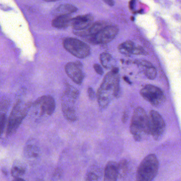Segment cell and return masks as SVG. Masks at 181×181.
<instances>
[{
  "instance_id": "obj_1",
  "label": "cell",
  "mask_w": 181,
  "mask_h": 181,
  "mask_svg": "<svg viewBox=\"0 0 181 181\" xmlns=\"http://www.w3.org/2000/svg\"><path fill=\"white\" fill-rule=\"evenodd\" d=\"M120 91V79L118 69L114 67L105 77L97 91V100L100 107L105 108L109 103L118 95Z\"/></svg>"
},
{
  "instance_id": "obj_2",
  "label": "cell",
  "mask_w": 181,
  "mask_h": 181,
  "mask_svg": "<svg viewBox=\"0 0 181 181\" xmlns=\"http://www.w3.org/2000/svg\"><path fill=\"white\" fill-rule=\"evenodd\" d=\"M130 131L137 141H141L151 134L149 117L142 108H137L134 112Z\"/></svg>"
},
{
  "instance_id": "obj_3",
  "label": "cell",
  "mask_w": 181,
  "mask_h": 181,
  "mask_svg": "<svg viewBox=\"0 0 181 181\" xmlns=\"http://www.w3.org/2000/svg\"><path fill=\"white\" fill-rule=\"evenodd\" d=\"M159 168V162L154 154L149 155L143 159L138 167L137 181H152Z\"/></svg>"
},
{
  "instance_id": "obj_4",
  "label": "cell",
  "mask_w": 181,
  "mask_h": 181,
  "mask_svg": "<svg viewBox=\"0 0 181 181\" xmlns=\"http://www.w3.org/2000/svg\"><path fill=\"white\" fill-rule=\"evenodd\" d=\"M29 107L28 105L21 101H18L15 103L8 120L6 131L7 136L12 135L17 131L26 117Z\"/></svg>"
},
{
  "instance_id": "obj_5",
  "label": "cell",
  "mask_w": 181,
  "mask_h": 181,
  "mask_svg": "<svg viewBox=\"0 0 181 181\" xmlns=\"http://www.w3.org/2000/svg\"><path fill=\"white\" fill-rule=\"evenodd\" d=\"M63 45L65 50L78 58H85L90 54L89 45L75 38H64Z\"/></svg>"
},
{
  "instance_id": "obj_6",
  "label": "cell",
  "mask_w": 181,
  "mask_h": 181,
  "mask_svg": "<svg viewBox=\"0 0 181 181\" xmlns=\"http://www.w3.org/2000/svg\"><path fill=\"white\" fill-rule=\"evenodd\" d=\"M118 31V26L109 25L96 34L85 37L84 39L92 44H104L112 41Z\"/></svg>"
},
{
  "instance_id": "obj_7",
  "label": "cell",
  "mask_w": 181,
  "mask_h": 181,
  "mask_svg": "<svg viewBox=\"0 0 181 181\" xmlns=\"http://www.w3.org/2000/svg\"><path fill=\"white\" fill-rule=\"evenodd\" d=\"M140 94L144 99L155 106H161L166 100L163 91L159 88L151 85H145L140 91Z\"/></svg>"
},
{
  "instance_id": "obj_8",
  "label": "cell",
  "mask_w": 181,
  "mask_h": 181,
  "mask_svg": "<svg viewBox=\"0 0 181 181\" xmlns=\"http://www.w3.org/2000/svg\"><path fill=\"white\" fill-rule=\"evenodd\" d=\"M151 134L155 140L162 138L165 131V123L162 116L155 111H151L149 115Z\"/></svg>"
},
{
  "instance_id": "obj_9",
  "label": "cell",
  "mask_w": 181,
  "mask_h": 181,
  "mask_svg": "<svg viewBox=\"0 0 181 181\" xmlns=\"http://www.w3.org/2000/svg\"><path fill=\"white\" fill-rule=\"evenodd\" d=\"M82 64L80 62H69L65 65V72L71 80L75 84H82L84 78L82 70Z\"/></svg>"
},
{
  "instance_id": "obj_10",
  "label": "cell",
  "mask_w": 181,
  "mask_h": 181,
  "mask_svg": "<svg viewBox=\"0 0 181 181\" xmlns=\"http://www.w3.org/2000/svg\"><path fill=\"white\" fill-rule=\"evenodd\" d=\"M108 25H109V24L108 22L104 21H99L92 23L90 26H89L86 29L82 30H74V33L77 36H80L83 38L87 36L96 34Z\"/></svg>"
},
{
  "instance_id": "obj_11",
  "label": "cell",
  "mask_w": 181,
  "mask_h": 181,
  "mask_svg": "<svg viewBox=\"0 0 181 181\" xmlns=\"http://www.w3.org/2000/svg\"><path fill=\"white\" fill-rule=\"evenodd\" d=\"M75 101L68 98L62 97V109L64 116L69 121L74 122L77 118V114L74 107Z\"/></svg>"
},
{
  "instance_id": "obj_12",
  "label": "cell",
  "mask_w": 181,
  "mask_h": 181,
  "mask_svg": "<svg viewBox=\"0 0 181 181\" xmlns=\"http://www.w3.org/2000/svg\"><path fill=\"white\" fill-rule=\"evenodd\" d=\"M36 104L40 106L41 114L51 115L54 112L55 103L54 98L51 96H44L38 99Z\"/></svg>"
},
{
  "instance_id": "obj_13",
  "label": "cell",
  "mask_w": 181,
  "mask_h": 181,
  "mask_svg": "<svg viewBox=\"0 0 181 181\" xmlns=\"http://www.w3.org/2000/svg\"><path fill=\"white\" fill-rule=\"evenodd\" d=\"M93 20L94 17L90 14L79 15L72 18L71 26L74 30H82L90 26Z\"/></svg>"
},
{
  "instance_id": "obj_14",
  "label": "cell",
  "mask_w": 181,
  "mask_h": 181,
  "mask_svg": "<svg viewBox=\"0 0 181 181\" xmlns=\"http://www.w3.org/2000/svg\"><path fill=\"white\" fill-rule=\"evenodd\" d=\"M118 174V169L116 162L113 161L108 162L105 168L104 181H116Z\"/></svg>"
},
{
  "instance_id": "obj_15",
  "label": "cell",
  "mask_w": 181,
  "mask_h": 181,
  "mask_svg": "<svg viewBox=\"0 0 181 181\" xmlns=\"http://www.w3.org/2000/svg\"><path fill=\"white\" fill-rule=\"evenodd\" d=\"M72 19L70 15L58 16L53 19L52 25L54 27L58 29H64L71 25Z\"/></svg>"
},
{
  "instance_id": "obj_16",
  "label": "cell",
  "mask_w": 181,
  "mask_h": 181,
  "mask_svg": "<svg viewBox=\"0 0 181 181\" xmlns=\"http://www.w3.org/2000/svg\"><path fill=\"white\" fill-rule=\"evenodd\" d=\"M77 8L71 4H64L57 7L53 11L54 15L58 16L61 15H69V14H72L77 11Z\"/></svg>"
},
{
  "instance_id": "obj_17",
  "label": "cell",
  "mask_w": 181,
  "mask_h": 181,
  "mask_svg": "<svg viewBox=\"0 0 181 181\" xmlns=\"http://www.w3.org/2000/svg\"><path fill=\"white\" fill-rule=\"evenodd\" d=\"M138 64L144 69V73L149 79H154L157 75V71L153 65L146 61H138Z\"/></svg>"
},
{
  "instance_id": "obj_18",
  "label": "cell",
  "mask_w": 181,
  "mask_h": 181,
  "mask_svg": "<svg viewBox=\"0 0 181 181\" xmlns=\"http://www.w3.org/2000/svg\"><path fill=\"white\" fill-rule=\"evenodd\" d=\"M135 47L136 46L132 41H128L121 44L118 47V50L122 54L130 56L133 54Z\"/></svg>"
},
{
  "instance_id": "obj_19",
  "label": "cell",
  "mask_w": 181,
  "mask_h": 181,
  "mask_svg": "<svg viewBox=\"0 0 181 181\" xmlns=\"http://www.w3.org/2000/svg\"><path fill=\"white\" fill-rule=\"evenodd\" d=\"M25 152L26 155L29 158H36L39 155L38 147L34 142H28L25 147Z\"/></svg>"
},
{
  "instance_id": "obj_20",
  "label": "cell",
  "mask_w": 181,
  "mask_h": 181,
  "mask_svg": "<svg viewBox=\"0 0 181 181\" xmlns=\"http://www.w3.org/2000/svg\"><path fill=\"white\" fill-rule=\"evenodd\" d=\"M101 63L105 68L108 69L114 68V60L111 55L107 53H103L100 55Z\"/></svg>"
},
{
  "instance_id": "obj_21",
  "label": "cell",
  "mask_w": 181,
  "mask_h": 181,
  "mask_svg": "<svg viewBox=\"0 0 181 181\" xmlns=\"http://www.w3.org/2000/svg\"><path fill=\"white\" fill-rule=\"evenodd\" d=\"M26 172V168L23 166L21 164L17 162L14 164L11 169V174L15 178H21L24 174Z\"/></svg>"
},
{
  "instance_id": "obj_22",
  "label": "cell",
  "mask_w": 181,
  "mask_h": 181,
  "mask_svg": "<svg viewBox=\"0 0 181 181\" xmlns=\"http://www.w3.org/2000/svg\"><path fill=\"white\" fill-rule=\"evenodd\" d=\"M127 163L126 161H122L120 162L119 165H118V174L123 176L125 174L127 171Z\"/></svg>"
},
{
  "instance_id": "obj_23",
  "label": "cell",
  "mask_w": 181,
  "mask_h": 181,
  "mask_svg": "<svg viewBox=\"0 0 181 181\" xmlns=\"http://www.w3.org/2000/svg\"><path fill=\"white\" fill-rule=\"evenodd\" d=\"M6 114L5 113H1V117H0V127H1V134L3 133L4 129L5 128V124H6Z\"/></svg>"
},
{
  "instance_id": "obj_24",
  "label": "cell",
  "mask_w": 181,
  "mask_h": 181,
  "mask_svg": "<svg viewBox=\"0 0 181 181\" xmlns=\"http://www.w3.org/2000/svg\"><path fill=\"white\" fill-rule=\"evenodd\" d=\"M98 178V175L96 174V173L94 172V171L89 172L86 175V179L88 181L97 180Z\"/></svg>"
},
{
  "instance_id": "obj_25",
  "label": "cell",
  "mask_w": 181,
  "mask_h": 181,
  "mask_svg": "<svg viewBox=\"0 0 181 181\" xmlns=\"http://www.w3.org/2000/svg\"><path fill=\"white\" fill-rule=\"evenodd\" d=\"M9 101L8 99H4L1 101V113H5L8 108L9 107Z\"/></svg>"
},
{
  "instance_id": "obj_26",
  "label": "cell",
  "mask_w": 181,
  "mask_h": 181,
  "mask_svg": "<svg viewBox=\"0 0 181 181\" xmlns=\"http://www.w3.org/2000/svg\"><path fill=\"white\" fill-rule=\"evenodd\" d=\"M94 69L95 70L97 73L98 74L102 75L103 74V70L102 68L101 67V65H99L98 64H95L94 65Z\"/></svg>"
},
{
  "instance_id": "obj_27",
  "label": "cell",
  "mask_w": 181,
  "mask_h": 181,
  "mask_svg": "<svg viewBox=\"0 0 181 181\" xmlns=\"http://www.w3.org/2000/svg\"><path fill=\"white\" fill-rule=\"evenodd\" d=\"M88 95L89 97L91 99H94L95 98V94L94 92V90L92 89V88L89 87L88 89Z\"/></svg>"
},
{
  "instance_id": "obj_28",
  "label": "cell",
  "mask_w": 181,
  "mask_h": 181,
  "mask_svg": "<svg viewBox=\"0 0 181 181\" xmlns=\"http://www.w3.org/2000/svg\"><path fill=\"white\" fill-rule=\"evenodd\" d=\"M104 1L110 6H113L114 4V2L112 0H104Z\"/></svg>"
},
{
  "instance_id": "obj_29",
  "label": "cell",
  "mask_w": 181,
  "mask_h": 181,
  "mask_svg": "<svg viewBox=\"0 0 181 181\" xmlns=\"http://www.w3.org/2000/svg\"><path fill=\"white\" fill-rule=\"evenodd\" d=\"M135 2L134 1H130V3H129V7L131 9H133L134 8V7L135 5Z\"/></svg>"
},
{
  "instance_id": "obj_30",
  "label": "cell",
  "mask_w": 181,
  "mask_h": 181,
  "mask_svg": "<svg viewBox=\"0 0 181 181\" xmlns=\"http://www.w3.org/2000/svg\"><path fill=\"white\" fill-rule=\"evenodd\" d=\"M13 181H25L24 179H22L21 178H15Z\"/></svg>"
},
{
  "instance_id": "obj_31",
  "label": "cell",
  "mask_w": 181,
  "mask_h": 181,
  "mask_svg": "<svg viewBox=\"0 0 181 181\" xmlns=\"http://www.w3.org/2000/svg\"><path fill=\"white\" fill-rule=\"evenodd\" d=\"M124 79L127 82H128L129 84H130V82L129 81V80L127 78V77H124Z\"/></svg>"
}]
</instances>
